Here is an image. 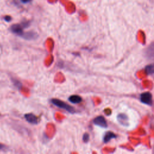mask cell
I'll return each instance as SVG.
<instances>
[{"label": "cell", "instance_id": "cell-10", "mask_svg": "<svg viewBox=\"0 0 154 154\" xmlns=\"http://www.w3.org/2000/svg\"><path fill=\"white\" fill-rule=\"evenodd\" d=\"M145 71L147 75H152L154 72V66L153 64H149L146 66L145 67Z\"/></svg>", "mask_w": 154, "mask_h": 154}, {"label": "cell", "instance_id": "cell-4", "mask_svg": "<svg viewBox=\"0 0 154 154\" xmlns=\"http://www.w3.org/2000/svg\"><path fill=\"white\" fill-rule=\"evenodd\" d=\"M93 123L97 126L103 128H106L108 127V124L106 120H105V117L102 116H99L94 118L93 120Z\"/></svg>", "mask_w": 154, "mask_h": 154}, {"label": "cell", "instance_id": "cell-15", "mask_svg": "<svg viewBox=\"0 0 154 154\" xmlns=\"http://www.w3.org/2000/svg\"><path fill=\"white\" fill-rule=\"evenodd\" d=\"M20 1H21V2H22V3H25V4L28 3V2H29L31 1V0H20Z\"/></svg>", "mask_w": 154, "mask_h": 154}, {"label": "cell", "instance_id": "cell-9", "mask_svg": "<svg viewBox=\"0 0 154 154\" xmlns=\"http://www.w3.org/2000/svg\"><path fill=\"white\" fill-rule=\"evenodd\" d=\"M68 100L69 102H70L72 103L76 104V103H79L82 102V97L78 95L73 94L70 96Z\"/></svg>", "mask_w": 154, "mask_h": 154}, {"label": "cell", "instance_id": "cell-11", "mask_svg": "<svg viewBox=\"0 0 154 154\" xmlns=\"http://www.w3.org/2000/svg\"><path fill=\"white\" fill-rule=\"evenodd\" d=\"M90 140V136L88 133H85L82 136V141L84 143H87Z\"/></svg>", "mask_w": 154, "mask_h": 154}, {"label": "cell", "instance_id": "cell-16", "mask_svg": "<svg viewBox=\"0 0 154 154\" xmlns=\"http://www.w3.org/2000/svg\"><path fill=\"white\" fill-rule=\"evenodd\" d=\"M3 147H4V145H2V144L0 143V150H1V149H2Z\"/></svg>", "mask_w": 154, "mask_h": 154}, {"label": "cell", "instance_id": "cell-12", "mask_svg": "<svg viewBox=\"0 0 154 154\" xmlns=\"http://www.w3.org/2000/svg\"><path fill=\"white\" fill-rule=\"evenodd\" d=\"M13 82H14V85L17 87H18V88L19 89V88H20L21 87H22V84L19 81H17V80H14L13 79Z\"/></svg>", "mask_w": 154, "mask_h": 154}, {"label": "cell", "instance_id": "cell-2", "mask_svg": "<svg viewBox=\"0 0 154 154\" xmlns=\"http://www.w3.org/2000/svg\"><path fill=\"white\" fill-rule=\"evenodd\" d=\"M140 100L141 103L146 104L148 106H152L153 105L152 95L149 91L141 93L140 96Z\"/></svg>", "mask_w": 154, "mask_h": 154}, {"label": "cell", "instance_id": "cell-1", "mask_svg": "<svg viewBox=\"0 0 154 154\" xmlns=\"http://www.w3.org/2000/svg\"><path fill=\"white\" fill-rule=\"evenodd\" d=\"M51 102L55 106H56L61 109H64L70 114L76 113V110L75 109V108L73 106H70L68 103H67L65 102L62 101L58 99H51Z\"/></svg>", "mask_w": 154, "mask_h": 154}, {"label": "cell", "instance_id": "cell-6", "mask_svg": "<svg viewBox=\"0 0 154 154\" xmlns=\"http://www.w3.org/2000/svg\"><path fill=\"white\" fill-rule=\"evenodd\" d=\"M38 35L37 33H36L35 32L28 31V32H23V33L21 37L25 40H31L36 39L38 37Z\"/></svg>", "mask_w": 154, "mask_h": 154}, {"label": "cell", "instance_id": "cell-5", "mask_svg": "<svg viewBox=\"0 0 154 154\" xmlns=\"http://www.w3.org/2000/svg\"><path fill=\"white\" fill-rule=\"evenodd\" d=\"M10 30L13 33L20 37H21L23 33V27L21 25H19V24H14L11 25L10 27Z\"/></svg>", "mask_w": 154, "mask_h": 154}, {"label": "cell", "instance_id": "cell-14", "mask_svg": "<svg viewBox=\"0 0 154 154\" xmlns=\"http://www.w3.org/2000/svg\"><path fill=\"white\" fill-rule=\"evenodd\" d=\"M4 20L6 21V22H10L11 21V17L10 16H5L4 17Z\"/></svg>", "mask_w": 154, "mask_h": 154}, {"label": "cell", "instance_id": "cell-8", "mask_svg": "<svg viewBox=\"0 0 154 154\" xmlns=\"http://www.w3.org/2000/svg\"><path fill=\"white\" fill-rule=\"evenodd\" d=\"M117 137V135L113 133L111 131H107L105 132L103 138V141L104 143H108L111 139L116 138Z\"/></svg>", "mask_w": 154, "mask_h": 154}, {"label": "cell", "instance_id": "cell-13", "mask_svg": "<svg viewBox=\"0 0 154 154\" xmlns=\"http://www.w3.org/2000/svg\"><path fill=\"white\" fill-rule=\"evenodd\" d=\"M21 25H22V26L23 28H27V27H28V26H29V22H28V21L23 22L22 23Z\"/></svg>", "mask_w": 154, "mask_h": 154}, {"label": "cell", "instance_id": "cell-7", "mask_svg": "<svg viewBox=\"0 0 154 154\" xmlns=\"http://www.w3.org/2000/svg\"><path fill=\"white\" fill-rule=\"evenodd\" d=\"M24 117L26 119V120L32 124V125H37L38 124V119L37 117L32 113H28L24 115Z\"/></svg>", "mask_w": 154, "mask_h": 154}, {"label": "cell", "instance_id": "cell-3", "mask_svg": "<svg viewBox=\"0 0 154 154\" xmlns=\"http://www.w3.org/2000/svg\"><path fill=\"white\" fill-rule=\"evenodd\" d=\"M117 120L120 125L125 127H128L130 125L129 117L125 113H119L117 116Z\"/></svg>", "mask_w": 154, "mask_h": 154}]
</instances>
